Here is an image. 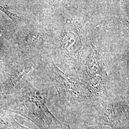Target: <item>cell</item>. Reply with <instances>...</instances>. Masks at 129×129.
<instances>
[{
  "instance_id": "7a4b0ae2",
  "label": "cell",
  "mask_w": 129,
  "mask_h": 129,
  "mask_svg": "<svg viewBox=\"0 0 129 129\" xmlns=\"http://www.w3.org/2000/svg\"><path fill=\"white\" fill-rule=\"evenodd\" d=\"M1 36H2V34L0 35V39H1Z\"/></svg>"
},
{
  "instance_id": "6da1fadb",
  "label": "cell",
  "mask_w": 129,
  "mask_h": 129,
  "mask_svg": "<svg viewBox=\"0 0 129 129\" xmlns=\"http://www.w3.org/2000/svg\"><path fill=\"white\" fill-rule=\"evenodd\" d=\"M0 10L1 11H2L3 12L5 13V14H6L13 21L15 20L18 17V16H17V15L16 14H14V13L10 12L9 11H8L7 9H6L5 8L3 7L1 5H0Z\"/></svg>"
}]
</instances>
